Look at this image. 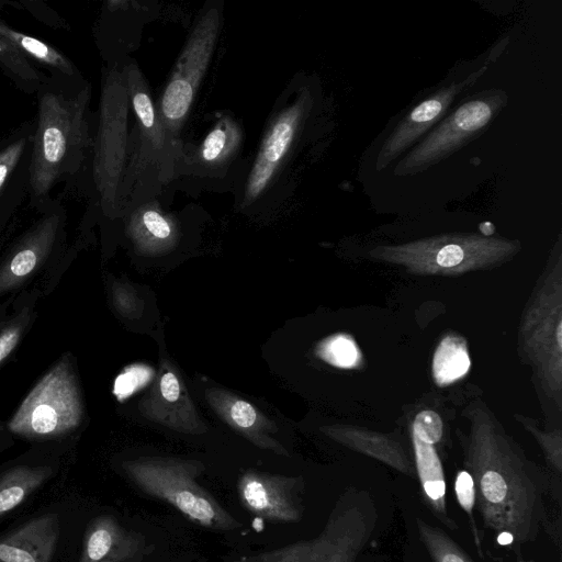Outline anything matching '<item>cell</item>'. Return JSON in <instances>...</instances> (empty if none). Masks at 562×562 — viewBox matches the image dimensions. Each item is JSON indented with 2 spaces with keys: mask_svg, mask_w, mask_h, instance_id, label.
<instances>
[{
  "mask_svg": "<svg viewBox=\"0 0 562 562\" xmlns=\"http://www.w3.org/2000/svg\"><path fill=\"white\" fill-rule=\"evenodd\" d=\"M33 130L34 121H26L0 138V213L25 186Z\"/></svg>",
  "mask_w": 562,
  "mask_h": 562,
  "instance_id": "obj_15",
  "label": "cell"
},
{
  "mask_svg": "<svg viewBox=\"0 0 562 562\" xmlns=\"http://www.w3.org/2000/svg\"><path fill=\"white\" fill-rule=\"evenodd\" d=\"M160 392L165 400L173 402L178 398L180 393V385L178 379L172 372H167L160 380Z\"/></svg>",
  "mask_w": 562,
  "mask_h": 562,
  "instance_id": "obj_32",
  "label": "cell"
},
{
  "mask_svg": "<svg viewBox=\"0 0 562 562\" xmlns=\"http://www.w3.org/2000/svg\"><path fill=\"white\" fill-rule=\"evenodd\" d=\"M59 536L57 514L36 516L0 537V562H52Z\"/></svg>",
  "mask_w": 562,
  "mask_h": 562,
  "instance_id": "obj_14",
  "label": "cell"
},
{
  "mask_svg": "<svg viewBox=\"0 0 562 562\" xmlns=\"http://www.w3.org/2000/svg\"><path fill=\"white\" fill-rule=\"evenodd\" d=\"M0 67L23 92L35 94L48 79L9 40L0 34Z\"/></svg>",
  "mask_w": 562,
  "mask_h": 562,
  "instance_id": "obj_20",
  "label": "cell"
},
{
  "mask_svg": "<svg viewBox=\"0 0 562 562\" xmlns=\"http://www.w3.org/2000/svg\"><path fill=\"white\" fill-rule=\"evenodd\" d=\"M231 414L234 422L244 428L252 426L257 417L255 408L245 401H236L232 406Z\"/></svg>",
  "mask_w": 562,
  "mask_h": 562,
  "instance_id": "obj_30",
  "label": "cell"
},
{
  "mask_svg": "<svg viewBox=\"0 0 562 562\" xmlns=\"http://www.w3.org/2000/svg\"><path fill=\"white\" fill-rule=\"evenodd\" d=\"M464 259V249L458 244H447L442 246L436 257L440 267L451 268L459 265Z\"/></svg>",
  "mask_w": 562,
  "mask_h": 562,
  "instance_id": "obj_29",
  "label": "cell"
},
{
  "mask_svg": "<svg viewBox=\"0 0 562 562\" xmlns=\"http://www.w3.org/2000/svg\"><path fill=\"white\" fill-rule=\"evenodd\" d=\"M139 491L162 501L193 524L214 531H233L241 524L232 516L196 477L200 469L189 462H134L125 467Z\"/></svg>",
  "mask_w": 562,
  "mask_h": 562,
  "instance_id": "obj_3",
  "label": "cell"
},
{
  "mask_svg": "<svg viewBox=\"0 0 562 562\" xmlns=\"http://www.w3.org/2000/svg\"><path fill=\"white\" fill-rule=\"evenodd\" d=\"M378 510L370 494L348 487L327 519L328 539L315 562H357L375 529Z\"/></svg>",
  "mask_w": 562,
  "mask_h": 562,
  "instance_id": "obj_9",
  "label": "cell"
},
{
  "mask_svg": "<svg viewBox=\"0 0 562 562\" xmlns=\"http://www.w3.org/2000/svg\"><path fill=\"white\" fill-rule=\"evenodd\" d=\"M311 106L312 99L305 94L283 105L273 115L245 183L243 196L245 205H250L260 199L277 180V176L299 139Z\"/></svg>",
  "mask_w": 562,
  "mask_h": 562,
  "instance_id": "obj_8",
  "label": "cell"
},
{
  "mask_svg": "<svg viewBox=\"0 0 562 562\" xmlns=\"http://www.w3.org/2000/svg\"><path fill=\"white\" fill-rule=\"evenodd\" d=\"M220 22L221 14L217 8L209 9L200 16L156 108L167 135L175 143L178 142L200 82L211 61Z\"/></svg>",
  "mask_w": 562,
  "mask_h": 562,
  "instance_id": "obj_6",
  "label": "cell"
},
{
  "mask_svg": "<svg viewBox=\"0 0 562 562\" xmlns=\"http://www.w3.org/2000/svg\"><path fill=\"white\" fill-rule=\"evenodd\" d=\"M562 328H561V324L558 325V328H557V341H558V345H559V348H561L562 346Z\"/></svg>",
  "mask_w": 562,
  "mask_h": 562,
  "instance_id": "obj_33",
  "label": "cell"
},
{
  "mask_svg": "<svg viewBox=\"0 0 562 562\" xmlns=\"http://www.w3.org/2000/svg\"><path fill=\"white\" fill-rule=\"evenodd\" d=\"M304 483L301 477L247 471L237 483L240 505L262 519L293 524L302 519Z\"/></svg>",
  "mask_w": 562,
  "mask_h": 562,
  "instance_id": "obj_10",
  "label": "cell"
},
{
  "mask_svg": "<svg viewBox=\"0 0 562 562\" xmlns=\"http://www.w3.org/2000/svg\"><path fill=\"white\" fill-rule=\"evenodd\" d=\"M82 405L71 366L65 359L49 370L24 398L9 429L32 439L68 434L80 423Z\"/></svg>",
  "mask_w": 562,
  "mask_h": 562,
  "instance_id": "obj_4",
  "label": "cell"
},
{
  "mask_svg": "<svg viewBox=\"0 0 562 562\" xmlns=\"http://www.w3.org/2000/svg\"><path fill=\"white\" fill-rule=\"evenodd\" d=\"M130 105L137 120L136 142L130 138L128 160L121 193V210L132 195L140 173L150 165L171 161L167 157L176 153V144L167 135L154 105L146 81L135 64L122 67Z\"/></svg>",
  "mask_w": 562,
  "mask_h": 562,
  "instance_id": "obj_7",
  "label": "cell"
},
{
  "mask_svg": "<svg viewBox=\"0 0 562 562\" xmlns=\"http://www.w3.org/2000/svg\"><path fill=\"white\" fill-rule=\"evenodd\" d=\"M486 68L485 65L463 80L441 88L405 115L381 146L376 157V170L386 168L436 124L446 114L457 95L471 87L485 72Z\"/></svg>",
  "mask_w": 562,
  "mask_h": 562,
  "instance_id": "obj_12",
  "label": "cell"
},
{
  "mask_svg": "<svg viewBox=\"0 0 562 562\" xmlns=\"http://www.w3.org/2000/svg\"><path fill=\"white\" fill-rule=\"evenodd\" d=\"M416 526L432 562H474L442 529L429 525L420 517L416 518Z\"/></svg>",
  "mask_w": 562,
  "mask_h": 562,
  "instance_id": "obj_22",
  "label": "cell"
},
{
  "mask_svg": "<svg viewBox=\"0 0 562 562\" xmlns=\"http://www.w3.org/2000/svg\"><path fill=\"white\" fill-rule=\"evenodd\" d=\"M155 546L114 516L101 515L87 526L78 562H143Z\"/></svg>",
  "mask_w": 562,
  "mask_h": 562,
  "instance_id": "obj_13",
  "label": "cell"
},
{
  "mask_svg": "<svg viewBox=\"0 0 562 562\" xmlns=\"http://www.w3.org/2000/svg\"><path fill=\"white\" fill-rule=\"evenodd\" d=\"M144 209L138 210L134 217L138 218L145 229L154 237L165 239L171 235V224L165 215L158 210L151 207V204H144Z\"/></svg>",
  "mask_w": 562,
  "mask_h": 562,
  "instance_id": "obj_26",
  "label": "cell"
},
{
  "mask_svg": "<svg viewBox=\"0 0 562 562\" xmlns=\"http://www.w3.org/2000/svg\"><path fill=\"white\" fill-rule=\"evenodd\" d=\"M470 361L463 346L452 338L445 339L434 359V372L438 383L451 382L463 375Z\"/></svg>",
  "mask_w": 562,
  "mask_h": 562,
  "instance_id": "obj_23",
  "label": "cell"
},
{
  "mask_svg": "<svg viewBox=\"0 0 562 562\" xmlns=\"http://www.w3.org/2000/svg\"><path fill=\"white\" fill-rule=\"evenodd\" d=\"M22 8L29 11L35 19L55 29H69L67 22L52 8L41 1H20Z\"/></svg>",
  "mask_w": 562,
  "mask_h": 562,
  "instance_id": "obj_28",
  "label": "cell"
},
{
  "mask_svg": "<svg viewBox=\"0 0 562 562\" xmlns=\"http://www.w3.org/2000/svg\"><path fill=\"white\" fill-rule=\"evenodd\" d=\"M29 164L27 198L32 207L44 210L59 183L72 190L85 186L93 146L94 125L90 111L91 86L48 77L36 93Z\"/></svg>",
  "mask_w": 562,
  "mask_h": 562,
  "instance_id": "obj_1",
  "label": "cell"
},
{
  "mask_svg": "<svg viewBox=\"0 0 562 562\" xmlns=\"http://www.w3.org/2000/svg\"><path fill=\"white\" fill-rule=\"evenodd\" d=\"M243 142V131L239 123L228 115H223L205 136L193 154L190 166L198 173H215L227 167L236 157Z\"/></svg>",
  "mask_w": 562,
  "mask_h": 562,
  "instance_id": "obj_17",
  "label": "cell"
},
{
  "mask_svg": "<svg viewBox=\"0 0 562 562\" xmlns=\"http://www.w3.org/2000/svg\"><path fill=\"white\" fill-rule=\"evenodd\" d=\"M327 539L328 528L325 525L318 537L314 539L296 541L235 562H315L324 551Z\"/></svg>",
  "mask_w": 562,
  "mask_h": 562,
  "instance_id": "obj_21",
  "label": "cell"
},
{
  "mask_svg": "<svg viewBox=\"0 0 562 562\" xmlns=\"http://www.w3.org/2000/svg\"><path fill=\"white\" fill-rule=\"evenodd\" d=\"M413 428L414 436L425 443H437L442 436L441 418L429 409L422 411L416 415Z\"/></svg>",
  "mask_w": 562,
  "mask_h": 562,
  "instance_id": "obj_25",
  "label": "cell"
},
{
  "mask_svg": "<svg viewBox=\"0 0 562 562\" xmlns=\"http://www.w3.org/2000/svg\"><path fill=\"white\" fill-rule=\"evenodd\" d=\"M499 89L480 92L462 103L402 159L394 173L415 175L448 158L477 138L507 104Z\"/></svg>",
  "mask_w": 562,
  "mask_h": 562,
  "instance_id": "obj_5",
  "label": "cell"
},
{
  "mask_svg": "<svg viewBox=\"0 0 562 562\" xmlns=\"http://www.w3.org/2000/svg\"><path fill=\"white\" fill-rule=\"evenodd\" d=\"M0 34L19 48L34 66L43 67L49 78L71 83L86 80L72 60L63 52L35 36L11 27L1 19Z\"/></svg>",
  "mask_w": 562,
  "mask_h": 562,
  "instance_id": "obj_16",
  "label": "cell"
},
{
  "mask_svg": "<svg viewBox=\"0 0 562 562\" xmlns=\"http://www.w3.org/2000/svg\"><path fill=\"white\" fill-rule=\"evenodd\" d=\"M20 328L11 327L0 334V363L12 352L20 339Z\"/></svg>",
  "mask_w": 562,
  "mask_h": 562,
  "instance_id": "obj_31",
  "label": "cell"
},
{
  "mask_svg": "<svg viewBox=\"0 0 562 562\" xmlns=\"http://www.w3.org/2000/svg\"><path fill=\"white\" fill-rule=\"evenodd\" d=\"M55 472L52 465L20 464L0 474V519L19 507Z\"/></svg>",
  "mask_w": 562,
  "mask_h": 562,
  "instance_id": "obj_19",
  "label": "cell"
},
{
  "mask_svg": "<svg viewBox=\"0 0 562 562\" xmlns=\"http://www.w3.org/2000/svg\"><path fill=\"white\" fill-rule=\"evenodd\" d=\"M454 493L459 505L469 516V521L471 524L476 551L479 557L483 559L482 542L473 516L475 506V486L470 472L465 470H461L458 472L454 480Z\"/></svg>",
  "mask_w": 562,
  "mask_h": 562,
  "instance_id": "obj_24",
  "label": "cell"
},
{
  "mask_svg": "<svg viewBox=\"0 0 562 562\" xmlns=\"http://www.w3.org/2000/svg\"><path fill=\"white\" fill-rule=\"evenodd\" d=\"M414 447L423 501L441 524L456 530L458 525L448 512L443 470L434 445L414 436Z\"/></svg>",
  "mask_w": 562,
  "mask_h": 562,
  "instance_id": "obj_18",
  "label": "cell"
},
{
  "mask_svg": "<svg viewBox=\"0 0 562 562\" xmlns=\"http://www.w3.org/2000/svg\"><path fill=\"white\" fill-rule=\"evenodd\" d=\"M41 217L26 231L0 268V292L30 276L53 250L66 224V210L53 200Z\"/></svg>",
  "mask_w": 562,
  "mask_h": 562,
  "instance_id": "obj_11",
  "label": "cell"
},
{
  "mask_svg": "<svg viewBox=\"0 0 562 562\" xmlns=\"http://www.w3.org/2000/svg\"><path fill=\"white\" fill-rule=\"evenodd\" d=\"M130 100L122 68L103 70L93 146L88 173L89 206L106 217L121 213V193L128 160Z\"/></svg>",
  "mask_w": 562,
  "mask_h": 562,
  "instance_id": "obj_2",
  "label": "cell"
},
{
  "mask_svg": "<svg viewBox=\"0 0 562 562\" xmlns=\"http://www.w3.org/2000/svg\"><path fill=\"white\" fill-rule=\"evenodd\" d=\"M327 358L339 367H351L358 359L353 342L346 337H337L327 349Z\"/></svg>",
  "mask_w": 562,
  "mask_h": 562,
  "instance_id": "obj_27",
  "label": "cell"
}]
</instances>
